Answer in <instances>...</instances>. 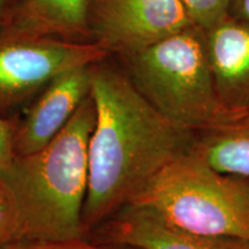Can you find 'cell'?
<instances>
[{
	"mask_svg": "<svg viewBox=\"0 0 249 249\" xmlns=\"http://www.w3.org/2000/svg\"><path fill=\"white\" fill-rule=\"evenodd\" d=\"M194 26L181 0H89L91 42L118 57Z\"/></svg>",
	"mask_w": 249,
	"mask_h": 249,
	"instance_id": "obj_6",
	"label": "cell"
},
{
	"mask_svg": "<svg viewBox=\"0 0 249 249\" xmlns=\"http://www.w3.org/2000/svg\"><path fill=\"white\" fill-rule=\"evenodd\" d=\"M89 240L142 249H249V241L245 239L186 231L139 203L124 205L105 219L92 230Z\"/></svg>",
	"mask_w": 249,
	"mask_h": 249,
	"instance_id": "obj_7",
	"label": "cell"
},
{
	"mask_svg": "<svg viewBox=\"0 0 249 249\" xmlns=\"http://www.w3.org/2000/svg\"><path fill=\"white\" fill-rule=\"evenodd\" d=\"M229 15L249 20V0H232Z\"/></svg>",
	"mask_w": 249,
	"mask_h": 249,
	"instance_id": "obj_16",
	"label": "cell"
},
{
	"mask_svg": "<svg viewBox=\"0 0 249 249\" xmlns=\"http://www.w3.org/2000/svg\"><path fill=\"white\" fill-rule=\"evenodd\" d=\"M132 203L186 231L249 241V179L213 169L195 147L161 170Z\"/></svg>",
	"mask_w": 249,
	"mask_h": 249,
	"instance_id": "obj_4",
	"label": "cell"
},
{
	"mask_svg": "<svg viewBox=\"0 0 249 249\" xmlns=\"http://www.w3.org/2000/svg\"><path fill=\"white\" fill-rule=\"evenodd\" d=\"M247 116H249V111H248V113H247Z\"/></svg>",
	"mask_w": 249,
	"mask_h": 249,
	"instance_id": "obj_18",
	"label": "cell"
},
{
	"mask_svg": "<svg viewBox=\"0 0 249 249\" xmlns=\"http://www.w3.org/2000/svg\"><path fill=\"white\" fill-rule=\"evenodd\" d=\"M18 116L4 118L0 116V176L14 158V134Z\"/></svg>",
	"mask_w": 249,
	"mask_h": 249,
	"instance_id": "obj_14",
	"label": "cell"
},
{
	"mask_svg": "<svg viewBox=\"0 0 249 249\" xmlns=\"http://www.w3.org/2000/svg\"><path fill=\"white\" fill-rule=\"evenodd\" d=\"M0 30L73 43H92L89 0H17Z\"/></svg>",
	"mask_w": 249,
	"mask_h": 249,
	"instance_id": "obj_10",
	"label": "cell"
},
{
	"mask_svg": "<svg viewBox=\"0 0 249 249\" xmlns=\"http://www.w3.org/2000/svg\"><path fill=\"white\" fill-rule=\"evenodd\" d=\"M113 58L152 107L187 128L201 133L246 117L220 98L200 27Z\"/></svg>",
	"mask_w": 249,
	"mask_h": 249,
	"instance_id": "obj_3",
	"label": "cell"
},
{
	"mask_svg": "<svg viewBox=\"0 0 249 249\" xmlns=\"http://www.w3.org/2000/svg\"><path fill=\"white\" fill-rule=\"evenodd\" d=\"M204 30L205 46L217 90L236 113L249 111V20L227 15Z\"/></svg>",
	"mask_w": 249,
	"mask_h": 249,
	"instance_id": "obj_9",
	"label": "cell"
},
{
	"mask_svg": "<svg viewBox=\"0 0 249 249\" xmlns=\"http://www.w3.org/2000/svg\"><path fill=\"white\" fill-rule=\"evenodd\" d=\"M90 96L96 123L82 211L88 238L95 227L132 203L161 170L193 150L198 135L152 107L111 55L90 66Z\"/></svg>",
	"mask_w": 249,
	"mask_h": 249,
	"instance_id": "obj_1",
	"label": "cell"
},
{
	"mask_svg": "<svg viewBox=\"0 0 249 249\" xmlns=\"http://www.w3.org/2000/svg\"><path fill=\"white\" fill-rule=\"evenodd\" d=\"M95 123V103L89 95L44 148L15 155L0 176L18 213L23 245L89 240L82 211Z\"/></svg>",
	"mask_w": 249,
	"mask_h": 249,
	"instance_id": "obj_2",
	"label": "cell"
},
{
	"mask_svg": "<svg viewBox=\"0 0 249 249\" xmlns=\"http://www.w3.org/2000/svg\"><path fill=\"white\" fill-rule=\"evenodd\" d=\"M107 57V52L95 43L0 30V116H18L59 74Z\"/></svg>",
	"mask_w": 249,
	"mask_h": 249,
	"instance_id": "obj_5",
	"label": "cell"
},
{
	"mask_svg": "<svg viewBox=\"0 0 249 249\" xmlns=\"http://www.w3.org/2000/svg\"><path fill=\"white\" fill-rule=\"evenodd\" d=\"M14 4V0H0V26H1L2 21L8 13L9 8Z\"/></svg>",
	"mask_w": 249,
	"mask_h": 249,
	"instance_id": "obj_17",
	"label": "cell"
},
{
	"mask_svg": "<svg viewBox=\"0 0 249 249\" xmlns=\"http://www.w3.org/2000/svg\"><path fill=\"white\" fill-rule=\"evenodd\" d=\"M22 245L23 236L18 213L0 179V249H18Z\"/></svg>",
	"mask_w": 249,
	"mask_h": 249,
	"instance_id": "obj_12",
	"label": "cell"
},
{
	"mask_svg": "<svg viewBox=\"0 0 249 249\" xmlns=\"http://www.w3.org/2000/svg\"><path fill=\"white\" fill-rule=\"evenodd\" d=\"M20 249H142L130 245L114 244V242H99L92 240H76L62 244L46 245H23Z\"/></svg>",
	"mask_w": 249,
	"mask_h": 249,
	"instance_id": "obj_15",
	"label": "cell"
},
{
	"mask_svg": "<svg viewBox=\"0 0 249 249\" xmlns=\"http://www.w3.org/2000/svg\"><path fill=\"white\" fill-rule=\"evenodd\" d=\"M181 2L193 24L208 29L229 15L232 0H181Z\"/></svg>",
	"mask_w": 249,
	"mask_h": 249,
	"instance_id": "obj_13",
	"label": "cell"
},
{
	"mask_svg": "<svg viewBox=\"0 0 249 249\" xmlns=\"http://www.w3.org/2000/svg\"><path fill=\"white\" fill-rule=\"evenodd\" d=\"M92 65V64H91ZM71 68L55 76L18 116L14 154L28 155L44 148L90 95V66Z\"/></svg>",
	"mask_w": 249,
	"mask_h": 249,
	"instance_id": "obj_8",
	"label": "cell"
},
{
	"mask_svg": "<svg viewBox=\"0 0 249 249\" xmlns=\"http://www.w3.org/2000/svg\"><path fill=\"white\" fill-rule=\"evenodd\" d=\"M195 150L219 172L249 179V116L198 133Z\"/></svg>",
	"mask_w": 249,
	"mask_h": 249,
	"instance_id": "obj_11",
	"label": "cell"
}]
</instances>
